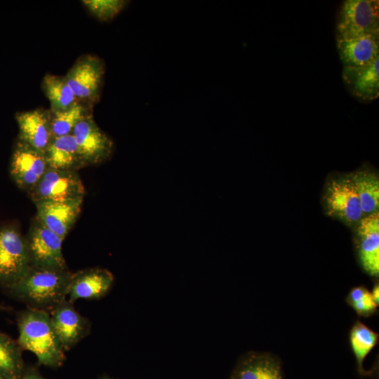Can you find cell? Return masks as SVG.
<instances>
[{
	"label": "cell",
	"instance_id": "6da1fadb",
	"mask_svg": "<svg viewBox=\"0 0 379 379\" xmlns=\"http://www.w3.org/2000/svg\"><path fill=\"white\" fill-rule=\"evenodd\" d=\"M18 325V343L22 349L34 353L42 365L58 367L62 364L65 350L46 310L32 307L22 311Z\"/></svg>",
	"mask_w": 379,
	"mask_h": 379
},
{
	"label": "cell",
	"instance_id": "7a4b0ae2",
	"mask_svg": "<svg viewBox=\"0 0 379 379\" xmlns=\"http://www.w3.org/2000/svg\"><path fill=\"white\" fill-rule=\"evenodd\" d=\"M72 274L68 270L30 266L25 276L8 289L32 308L53 310L68 295Z\"/></svg>",
	"mask_w": 379,
	"mask_h": 379
},
{
	"label": "cell",
	"instance_id": "3957f363",
	"mask_svg": "<svg viewBox=\"0 0 379 379\" xmlns=\"http://www.w3.org/2000/svg\"><path fill=\"white\" fill-rule=\"evenodd\" d=\"M379 34V1L346 0L339 9L336 41Z\"/></svg>",
	"mask_w": 379,
	"mask_h": 379
},
{
	"label": "cell",
	"instance_id": "277c9868",
	"mask_svg": "<svg viewBox=\"0 0 379 379\" xmlns=\"http://www.w3.org/2000/svg\"><path fill=\"white\" fill-rule=\"evenodd\" d=\"M30 267L26 239L13 226L0 228V285L8 288Z\"/></svg>",
	"mask_w": 379,
	"mask_h": 379
},
{
	"label": "cell",
	"instance_id": "5b68a950",
	"mask_svg": "<svg viewBox=\"0 0 379 379\" xmlns=\"http://www.w3.org/2000/svg\"><path fill=\"white\" fill-rule=\"evenodd\" d=\"M86 191L77 171L48 168L28 193L34 204L84 198Z\"/></svg>",
	"mask_w": 379,
	"mask_h": 379
},
{
	"label": "cell",
	"instance_id": "8992f818",
	"mask_svg": "<svg viewBox=\"0 0 379 379\" xmlns=\"http://www.w3.org/2000/svg\"><path fill=\"white\" fill-rule=\"evenodd\" d=\"M324 201L328 215L349 225L358 223L364 216L350 175L331 180L327 185Z\"/></svg>",
	"mask_w": 379,
	"mask_h": 379
},
{
	"label": "cell",
	"instance_id": "52a82bcc",
	"mask_svg": "<svg viewBox=\"0 0 379 379\" xmlns=\"http://www.w3.org/2000/svg\"><path fill=\"white\" fill-rule=\"evenodd\" d=\"M30 266L68 270L62 252V239L37 220L26 238Z\"/></svg>",
	"mask_w": 379,
	"mask_h": 379
},
{
	"label": "cell",
	"instance_id": "ba28073f",
	"mask_svg": "<svg viewBox=\"0 0 379 379\" xmlns=\"http://www.w3.org/2000/svg\"><path fill=\"white\" fill-rule=\"evenodd\" d=\"M48 168L44 152L18 140L11 155L9 172L20 189L29 193Z\"/></svg>",
	"mask_w": 379,
	"mask_h": 379
},
{
	"label": "cell",
	"instance_id": "9c48e42d",
	"mask_svg": "<svg viewBox=\"0 0 379 379\" xmlns=\"http://www.w3.org/2000/svg\"><path fill=\"white\" fill-rule=\"evenodd\" d=\"M104 74L102 61L97 57L86 55L77 60L65 79L79 101L93 102L99 97Z\"/></svg>",
	"mask_w": 379,
	"mask_h": 379
},
{
	"label": "cell",
	"instance_id": "30bf717a",
	"mask_svg": "<svg viewBox=\"0 0 379 379\" xmlns=\"http://www.w3.org/2000/svg\"><path fill=\"white\" fill-rule=\"evenodd\" d=\"M72 134L85 166L101 163L111 156L113 142L97 126L91 115L79 121Z\"/></svg>",
	"mask_w": 379,
	"mask_h": 379
},
{
	"label": "cell",
	"instance_id": "8fae6325",
	"mask_svg": "<svg viewBox=\"0 0 379 379\" xmlns=\"http://www.w3.org/2000/svg\"><path fill=\"white\" fill-rule=\"evenodd\" d=\"M83 199L36 203V220L64 240L81 213Z\"/></svg>",
	"mask_w": 379,
	"mask_h": 379
},
{
	"label": "cell",
	"instance_id": "7c38bea8",
	"mask_svg": "<svg viewBox=\"0 0 379 379\" xmlns=\"http://www.w3.org/2000/svg\"><path fill=\"white\" fill-rule=\"evenodd\" d=\"M51 319L65 351L74 347L88 333V321L77 312L69 300H64L53 309Z\"/></svg>",
	"mask_w": 379,
	"mask_h": 379
},
{
	"label": "cell",
	"instance_id": "4fadbf2b",
	"mask_svg": "<svg viewBox=\"0 0 379 379\" xmlns=\"http://www.w3.org/2000/svg\"><path fill=\"white\" fill-rule=\"evenodd\" d=\"M342 77L350 93L363 102L379 96V58L361 67H343Z\"/></svg>",
	"mask_w": 379,
	"mask_h": 379
},
{
	"label": "cell",
	"instance_id": "5bb4252c",
	"mask_svg": "<svg viewBox=\"0 0 379 379\" xmlns=\"http://www.w3.org/2000/svg\"><path fill=\"white\" fill-rule=\"evenodd\" d=\"M15 119L19 128V140L44 153L53 139L50 113L35 109L18 113Z\"/></svg>",
	"mask_w": 379,
	"mask_h": 379
},
{
	"label": "cell",
	"instance_id": "9a60e30c",
	"mask_svg": "<svg viewBox=\"0 0 379 379\" xmlns=\"http://www.w3.org/2000/svg\"><path fill=\"white\" fill-rule=\"evenodd\" d=\"M113 282L112 274L107 270L91 268L72 274L69 287V301L95 299L107 293Z\"/></svg>",
	"mask_w": 379,
	"mask_h": 379
},
{
	"label": "cell",
	"instance_id": "2e32d148",
	"mask_svg": "<svg viewBox=\"0 0 379 379\" xmlns=\"http://www.w3.org/2000/svg\"><path fill=\"white\" fill-rule=\"evenodd\" d=\"M359 258L365 271L371 276L379 274V214L363 218L357 229Z\"/></svg>",
	"mask_w": 379,
	"mask_h": 379
},
{
	"label": "cell",
	"instance_id": "e0dca14e",
	"mask_svg": "<svg viewBox=\"0 0 379 379\" xmlns=\"http://www.w3.org/2000/svg\"><path fill=\"white\" fill-rule=\"evenodd\" d=\"M343 67H361L379 58V34L336 41Z\"/></svg>",
	"mask_w": 379,
	"mask_h": 379
},
{
	"label": "cell",
	"instance_id": "ac0fdd59",
	"mask_svg": "<svg viewBox=\"0 0 379 379\" xmlns=\"http://www.w3.org/2000/svg\"><path fill=\"white\" fill-rule=\"evenodd\" d=\"M44 154L50 168L77 171L85 166L72 134L53 138Z\"/></svg>",
	"mask_w": 379,
	"mask_h": 379
},
{
	"label": "cell",
	"instance_id": "d6986e66",
	"mask_svg": "<svg viewBox=\"0 0 379 379\" xmlns=\"http://www.w3.org/2000/svg\"><path fill=\"white\" fill-rule=\"evenodd\" d=\"M350 176L354 182L364 215L378 212V176L370 170L358 171Z\"/></svg>",
	"mask_w": 379,
	"mask_h": 379
},
{
	"label": "cell",
	"instance_id": "ffe728a7",
	"mask_svg": "<svg viewBox=\"0 0 379 379\" xmlns=\"http://www.w3.org/2000/svg\"><path fill=\"white\" fill-rule=\"evenodd\" d=\"M21 347L8 335L0 333V376L4 379H21L23 361Z\"/></svg>",
	"mask_w": 379,
	"mask_h": 379
},
{
	"label": "cell",
	"instance_id": "44dd1931",
	"mask_svg": "<svg viewBox=\"0 0 379 379\" xmlns=\"http://www.w3.org/2000/svg\"><path fill=\"white\" fill-rule=\"evenodd\" d=\"M43 88L51 102V112L67 109L79 102L65 77L47 74L43 79Z\"/></svg>",
	"mask_w": 379,
	"mask_h": 379
},
{
	"label": "cell",
	"instance_id": "7402d4cb",
	"mask_svg": "<svg viewBox=\"0 0 379 379\" xmlns=\"http://www.w3.org/2000/svg\"><path fill=\"white\" fill-rule=\"evenodd\" d=\"M239 379H282L281 368L270 355H253L243 364Z\"/></svg>",
	"mask_w": 379,
	"mask_h": 379
},
{
	"label": "cell",
	"instance_id": "603a6c76",
	"mask_svg": "<svg viewBox=\"0 0 379 379\" xmlns=\"http://www.w3.org/2000/svg\"><path fill=\"white\" fill-rule=\"evenodd\" d=\"M86 109L77 102L67 109L50 112V122L53 138L72 134L75 126L88 117Z\"/></svg>",
	"mask_w": 379,
	"mask_h": 379
},
{
	"label": "cell",
	"instance_id": "cb8c5ba5",
	"mask_svg": "<svg viewBox=\"0 0 379 379\" xmlns=\"http://www.w3.org/2000/svg\"><path fill=\"white\" fill-rule=\"evenodd\" d=\"M350 340L359 369L361 371L364 359L378 343V334L358 321L351 329Z\"/></svg>",
	"mask_w": 379,
	"mask_h": 379
},
{
	"label": "cell",
	"instance_id": "d4e9b609",
	"mask_svg": "<svg viewBox=\"0 0 379 379\" xmlns=\"http://www.w3.org/2000/svg\"><path fill=\"white\" fill-rule=\"evenodd\" d=\"M83 4L98 19L108 21L114 18L128 4L121 0H85Z\"/></svg>",
	"mask_w": 379,
	"mask_h": 379
},
{
	"label": "cell",
	"instance_id": "484cf974",
	"mask_svg": "<svg viewBox=\"0 0 379 379\" xmlns=\"http://www.w3.org/2000/svg\"><path fill=\"white\" fill-rule=\"evenodd\" d=\"M359 315H369L376 310L377 305L374 302L370 292L360 300L351 305Z\"/></svg>",
	"mask_w": 379,
	"mask_h": 379
},
{
	"label": "cell",
	"instance_id": "4316f807",
	"mask_svg": "<svg viewBox=\"0 0 379 379\" xmlns=\"http://www.w3.org/2000/svg\"><path fill=\"white\" fill-rule=\"evenodd\" d=\"M369 293L370 291L363 286L355 287L351 290L347 296L348 302L352 305L364 298Z\"/></svg>",
	"mask_w": 379,
	"mask_h": 379
},
{
	"label": "cell",
	"instance_id": "83f0119b",
	"mask_svg": "<svg viewBox=\"0 0 379 379\" xmlns=\"http://www.w3.org/2000/svg\"><path fill=\"white\" fill-rule=\"evenodd\" d=\"M372 298L377 305L379 302V286L378 284H375L372 290Z\"/></svg>",
	"mask_w": 379,
	"mask_h": 379
},
{
	"label": "cell",
	"instance_id": "f1b7e54d",
	"mask_svg": "<svg viewBox=\"0 0 379 379\" xmlns=\"http://www.w3.org/2000/svg\"><path fill=\"white\" fill-rule=\"evenodd\" d=\"M21 379H44V378L35 372H29L23 375Z\"/></svg>",
	"mask_w": 379,
	"mask_h": 379
},
{
	"label": "cell",
	"instance_id": "f546056e",
	"mask_svg": "<svg viewBox=\"0 0 379 379\" xmlns=\"http://www.w3.org/2000/svg\"><path fill=\"white\" fill-rule=\"evenodd\" d=\"M102 379H109V378H102Z\"/></svg>",
	"mask_w": 379,
	"mask_h": 379
},
{
	"label": "cell",
	"instance_id": "4dcf8cb0",
	"mask_svg": "<svg viewBox=\"0 0 379 379\" xmlns=\"http://www.w3.org/2000/svg\"><path fill=\"white\" fill-rule=\"evenodd\" d=\"M0 379H4V378H3L2 377L0 376Z\"/></svg>",
	"mask_w": 379,
	"mask_h": 379
}]
</instances>
